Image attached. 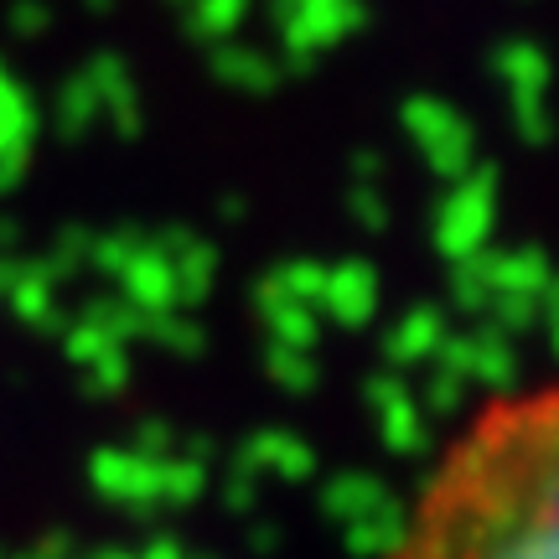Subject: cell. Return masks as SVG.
Returning <instances> with one entry per match:
<instances>
[{"instance_id":"obj_1","label":"cell","mask_w":559,"mask_h":559,"mask_svg":"<svg viewBox=\"0 0 559 559\" xmlns=\"http://www.w3.org/2000/svg\"><path fill=\"white\" fill-rule=\"evenodd\" d=\"M389 559H559V383L466 425Z\"/></svg>"},{"instance_id":"obj_2","label":"cell","mask_w":559,"mask_h":559,"mask_svg":"<svg viewBox=\"0 0 559 559\" xmlns=\"http://www.w3.org/2000/svg\"><path fill=\"white\" fill-rule=\"evenodd\" d=\"M492 218H498V177L487 166H466L451 187V198L440 202L436 218V243L445 260H472L487 249V234H492Z\"/></svg>"},{"instance_id":"obj_3","label":"cell","mask_w":559,"mask_h":559,"mask_svg":"<svg viewBox=\"0 0 559 559\" xmlns=\"http://www.w3.org/2000/svg\"><path fill=\"white\" fill-rule=\"evenodd\" d=\"M404 130H409V140L419 145V156L430 160L440 177H461V171L472 166V124L461 120L451 104L430 99V94L409 99L404 104Z\"/></svg>"},{"instance_id":"obj_4","label":"cell","mask_w":559,"mask_h":559,"mask_svg":"<svg viewBox=\"0 0 559 559\" xmlns=\"http://www.w3.org/2000/svg\"><path fill=\"white\" fill-rule=\"evenodd\" d=\"M498 73L513 94V115H519V130L528 140L549 135V115H544V88H549V62L534 41H508L498 52Z\"/></svg>"},{"instance_id":"obj_5","label":"cell","mask_w":559,"mask_h":559,"mask_svg":"<svg viewBox=\"0 0 559 559\" xmlns=\"http://www.w3.org/2000/svg\"><path fill=\"white\" fill-rule=\"evenodd\" d=\"M368 404L379 409V430H383V445L400 451V456H415L425 451V415H419L415 394L400 373H373L368 383Z\"/></svg>"},{"instance_id":"obj_6","label":"cell","mask_w":559,"mask_h":559,"mask_svg":"<svg viewBox=\"0 0 559 559\" xmlns=\"http://www.w3.org/2000/svg\"><path fill=\"white\" fill-rule=\"evenodd\" d=\"M321 306H326V311H332V321H337V326H347V332L368 326V321H373V311H379V275H373V264H362V260L332 264V270H326Z\"/></svg>"},{"instance_id":"obj_7","label":"cell","mask_w":559,"mask_h":559,"mask_svg":"<svg viewBox=\"0 0 559 559\" xmlns=\"http://www.w3.org/2000/svg\"><path fill=\"white\" fill-rule=\"evenodd\" d=\"M440 342H445V317H440L436 306H415V311H404L389 332H383V353L394 368H409V362L430 358Z\"/></svg>"},{"instance_id":"obj_8","label":"cell","mask_w":559,"mask_h":559,"mask_svg":"<svg viewBox=\"0 0 559 559\" xmlns=\"http://www.w3.org/2000/svg\"><path fill=\"white\" fill-rule=\"evenodd\" d=\"M260 317H264V326H270V337H275L280 347L311 353V342H317V317H311V306H306V300L285 296L275 280H264L260 285Z\"/></svg>"},{"instance_id":"obj_9","label":"cell","mask_w":559,"mask_h":559,"mask_svg":"<svg viewBox=\"0 0 559 559\" xmlns=\"http://www.w3.org/2000/svg\"><path fill=\"white\" fill-rule=\"evenodd\" d=\"M481 270L492 280V296L498 290H523V296H544L549 285V260L539 249H502V254H481Z\"/></svg>"},{"instance_id":"obj_10","label":"cell","mask_w":559,"mask_h":559,"mask_svg":"<svg viewBox=\"0 0 559 559\" xmlns=\"http://www.w3.org/2000/svg\"><path fill=\"white\" fill-rule=\"evenodd\" d=\"M130 296L145 306V311H177V275H171V260L160 249H140L130 254Z\"/></svg>"},{"instance_id":"obj_11","label":"cell","mask_w":559,"mask_h":559,"mask_svg":"<svg viewBox=\"0 0 559 559\" xmlns=\"http://www.w3.org/2000/svg\"><path fill=\"white\" fill-rule=\"evenodd\" d=\"M243 461L249 466H275L285 477H306L311 472V445L300 436H285V430H260L243 445Z\"/></svg>"},{"instance_id":"obj_12","label":"cell","mask_w":559,"mask_h":559,"mask_svg":"<svg viewBox=\"0 0 559 559\" xmlns=\"http://www.w3.org/2000/svg\"><path fill=\"white\" fill-rule=\"evenodd\" d=\"M213 68H218L223 83H234V88H254V94H264V88L275 83L270 58L249 52V47H218V52H213Z\"/></svg>"},{"instance_id":"obj_13","label":"cell","mask_w":559,"mask_h":559,"mask_svg":"<svg viewBox=\"0 0 559 559\" xmlns=\"http://www.w3.org/2000/svg\"><path fill=\"white\" fill-rule=\"evenodd\" d=\"M187 5H192V32L207 41H223L249 16V0H187Z\"/></svg>"},{"instance_id":"obj_14","label":"cell","mask_w":559,"mask_h":559,"mask_svg":"<svg viewBox=\"0 0 559 559\" xmlns=\"http://www.w3.org/2000/svg\"><path fill=\"white\" fill-rule=\"evenodd\" d=\"M285 290L290 300H321V290H326V264H311V260H290V264H280L275 275H270Z\"/></svg>"},{"instance_id":"obj_15","label":"cell","mask_w":559,"mask_h":559,"mask_svg":"<svg viewBox=\"0 0 559 559\" xmlns=\"http://www.w3.org/2000/svg\"><path fill=\"white\" fill-rule=\"evenodd\" d=\"M270 379L280 383V389H296V394H306L311 383H317V368H311V358L306 353H296V347H280V342H270Z\"/></svg>"},{"instance_id":"obj_16","label":"cell","mask_w":559,"mask_h":559,"mask_svg":"<svg viewBox=\"0 0 559 559\" xmlns=\"http://www.w3.org/2000/svg\"><path fill=\"white\" fill-rule=\"evenodd\" d=\"M156 332H160V342L177 347V353H198L202 347V326L198 321H187V317H177V311H160Z\"/></svg>"},{"instance_id":"obj_17","label":"cell","mask_w":559,"mask_h":559,"mask_svg":"<svg viewBox=\"0 0 559 559\" xmlns=\"http://www.w3.org/2000/svg\"><path fill=\"white\" fill-rule=\"evenodd\" d=\"M555 347H559V317H555Z\"/></svg>"}]
</instances>
